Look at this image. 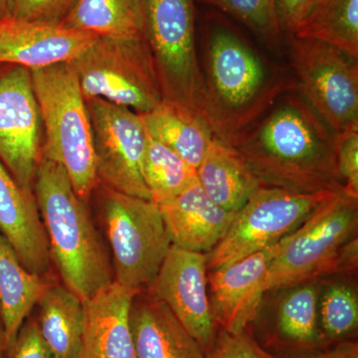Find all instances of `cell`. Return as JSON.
<instances>
[{
	"label": "cell",
	"instance_id": "1",
	"mask_svg": "<svg viewBox=\"0 0 358 358\" xmlns=\"http://www.w3.org/2000/svg\"><path fill=\"white\" fill-rule=\"evenodd\" d=\"M231 148L261 186L345 192L336 166V134L296 91L280 96Z\"/></svg>",
	"mask_w": 358,
	"mask_h": 358
},
{
	"label": "cell",
	"instance_id": "2",
	"mask_svg": "<svg viewBox=\"0 0 358 358\" xmlns=\"http://www.w3.org/2000/svg\"><path fill=\"white\" fill-rule=\"evenodd\" d=\"M203 85L197 113L213 136L235 143L284 94L296 91V81L282 68L270 65L248 44L225 28L208 39Z\"/></svg>",
	"mask_w": 358,
	"mask_h": 358
},
{
	"label": "cell",
	"instance_id": "3",
	"mask_svg": "<svg viewBox=\"0 0 358 358\" xmlns=\"http://www.w3.org/2000/svg\"><path fill=\"white\" fill-rule=\"evenodd\" d=\"M33 192L43 222L51 262L66 288L83 301L109 286L112 267L86 202L64 167L42 157Z\"/></svg>",
	"mask_w": 358,
	"mask_h": 358
},
{
	"label": "cell",
	"instance_id": "4",
	"mask_svg": "<svg viewBox=\"0 0 358 358\" xmlns=\"http://www.w3.org/2000/svg\"><path fill=\"white\" fill-rule=\"evenodd\" d=\"M30 71L43 128L42 157L64 167L75 192L87 202L100 182L91 120L74 66Z\"/></svg>",
	"mask_w": 358,
	"mask_h": 358
},
{
	"label": "cell",
	"instance_id": "5",
	"mask_svg": "<svg viewBox=\"0 0 358 358\" xmlns=\"http://www.w3.org/2000/svg\"><path fill=\"white\" fill-rule=\"evenodd\" d=\"M358 223V199L338 192L320 203L288 236L271 263L268 292L334 274L341 247Z\"/></svg>",
	"mask_w": 358,
	"mask_h": 358
},
{
	"label": "cell",
	"instance_id": "6",
	"mask_svg": "<svg viewBox=\"0 0 358 358\" xmlns=\"http://www.w3.org/2000/svg\"><path fill=\"white\" fill-rule=\"evenodd\" d=\"M103 217L115 279L126 288H150L173 246L159 205L106 187Z\"/></svg>",
	"mask_w": 358,
	"mask_h": 358
},
{
	"label": "cell",
	"instance_id": "7",
	"mask_svg": "<svg viewBox=\"0 0 358 358\" xmlns=\"http://www.w3.org/2000/svg\"><path fill=\"white\" fill-rule=\"evenodd\" d=\"M72 64L86 101L102 99L138 114L164 101L145 39L99 37Z\"/></svg>",
	"mask_w": 358,
	"mask_h": 358
},
{
	"label": "cell",
	"instance_id": "8",
	"mask_svg": "<svg viewBox=\"0 0 358 358\" xmlns=\"http://www.w3.org/2000/svg\"><path fill=\"white\" fill-rule=\"evenodd\" d=\"M147 42L164 100L197 112L202 68L197 57L193 0H141Z\"/></svg>",
	"mask_w": 358,
	"mask_h": 358
},
{
	"label": "cell",
	"instance_id": "9",
	"mask_svg": "<svg viewBox=\"0 0 358 358\" xmlns=\"http://www.w3.org/2000/svg\"><path fill=\"white\" fill-rule=\"evenodd\" d=\"M296 92L334 134L358 128V58L317 40L292 36Z\"/></svg>",
	"mask_w": 358,
	"mask_h": 358
},
{
	"label": "cell",
	"instance_id": "10",
	"mask_svg": "<svg viewBox=\"0 0 358 358\" xmlns=\"http://www.w3.org/2000/svg\"><path fill=\"white\" fill-rule=\"evenodd\" d=\"M334 192L300 193L261 186L236 212L223 239L206 254L207 272L281 241Z\"/></svg>",
	"mask_w": 358,
	"mask_h": 358
},
{
	"label": "cell",
	"instance_id": "11",
	"mask_svg": "<svg viewBox=\"0 0 358 358\" xmlns=\"http://www.w3.org/2000/svg\"><path fill=\"white\" fill-rule=\"evenodd\" d=\"M99 182L150 200L143 174L148 133L140 114L102 99L87 100Z\"/></svg>",
	"mask_w": 358,
	"mask_h": 358
},
{
	"label": "cell",
	"instance_id": "12",
	"mask_svg": "<svg viewBox=\"0 0 358 358\" xmlns=\"http://www.w3.org/2000/svg\"><path fill=\"white\" fill-rule=\"evenodd\" d=\"M42 147L43 128L31 71L0 64V162L31 192Z\"/></svg>",
	"mask_w": 358,
	"mask_h": 358
},
{
	"label": "cell",
	"instance_id": "13",
	"mask_svg": "<svg viewBox=\"0 0 358 358\" xmlns=\"http://www.w3.org/2000/svg\"><path fill=\"white\" fill-rule=\"evenodd\" d=\"M206 261V254L171 246L148 291L166 303L207 355L219 327L209 300Z\"/></svg>",
	"mask_w": 358,
	"mask_h": 358
},
{
	"label": "cell",
	"instance_id": "14",
	"mask_svg": "<svg viewBox=\"0 0 358 358\" xmlns=\"http://www.w3.org/2000/svg\"><path fill=\"white\" fill-rule=\"evenodd\" d=\"M282 239L241 260L207 273L212 315L219 329L240 334L257 319L264 294L268 293V272L281 249Z\"/></svg>",
	"mask_w": 358,
	"mask_h": 358
},
{
	"label": "cell",
	"instance_id": "15",
	"mask_svg": "<svg viewBox=\"0 0 358 358\" xmlns=\"http://www.w3.org/2000/svg\"><path fill=\"white\" fill-rule=\"evenodd\" d=\"M96 35L8 17L0 21V64L22 66L29 70L71 63L79 58Z\"/></svg>",
	"mask_w": 358,
	"mask_h": 358
},
{
	"label": "cell",
	"instance_id": "16",
	"mask_svg": "<svg viewBox=\"0 0 358 358\" xmlns=\"http://www.w3.org/2000/svg\"><path fill=\"white\" fill-rule=\"evenodd\" d=\"M138 293L114 281L84 301L79 358H136L129 315Z\"/></svg>",
	"mask_w": 358,
	"mask_h": 358
},
{
	"label": "cell",
	"instance_id": "17",
	"mask_svg": "<svg viewBox=\"0 0 358 358\" xmlns=\"http://www.w3.org/2000/svg\"><path fill=\"white\" fill-rule=\"evenodd\" d=\"M0 232L30 272L43 275L50 253L34 192L22 187L0 162Z\"/></svg>",
	"mask_w": 358,
	"mask_h": 358
},
{
	"label": "cell",
	"instance_id": "18",
	"mask_svg": "<svg viewBox=\"0 0 358 358\" xmlns=\"http://www.w3.org/2000/svg\"><path fill=\"white\" fill-rule=\"evenodd\" d=\"M285 289L264 336L263 348L272 350L270 352L280 358L327 348L320 327V285L312 280Z\"/></svg>",
	"mask_w": 358,
	"mask_h": 358
},
{
	"label": "cell",
	"instance_id": "19",
	"mask_svg": "<svg viewBox=\"0 0 358 358\" xmlns=\"http://www.w3.org/2000/svg\"><path fill=\"white\" fill-rule=\"evenodd\" d=\"M159 207L173 246L203 254L223 239L236 215L214 203L197 179Z\"/></svg>",
	"mask_w": 358,
	"mask_h": 358
},
{
	"label": "cell",
	"instance_id": "20",
	"mask_svg": "<svg viewBox=\"0 0 358 358\" xmlns=\"http://www.w3.org/2000/svg\"><path fill=\"white\" fill-rule=\"evenodd\" d=\"M129 322L136 358H206L199 341L148 289L134 296Z\"/></svg>",
	"mask_w": 358,
	"mask_h": 358
},
{
	"label": "cell",
	"instance_id": "21",
	"mask_svg": "<svg viewBox=\"0 0 358 358\" xmlns=\"http://www.w3.org/2000/svg\"><path fill=\"white\" fill-rule=\"evenodd\" d=\"M196 176L207 196L231 212L240 210L261 187L240 155L215 138L196 169Z\"/></svg>",
	"mask_w": 358,
	"mask_h": 358
},
{
	"label": "cell",
	"instance_id": "22",
	"mask_svg": "<svg viewBox=\"0 0 358 358\" xmlns=\"http://www.w3.org/2000/svg\"><path fill=\"white\" fill-rule=\"evenodd\" d=\"M140 115L150 138L171 148L196 171L214 138L199 113L164 100L154 110Z\"/></svg>",
	"mask_w": 358,
	"mask_h": 358
},
{
	"label": "cell",
	"instance_id": "23",
	"mask_svg": "<svg viewBox=\"0 0 358 358\" xmlns=\"http://www.w3.org/2000/svg\"><path fill=\"white\" fill-rule=\"evenodd\" d=\"M48 285L24 267L0 232V317L7 348Z\"/></svg>",
	"mask_w": 358,
	"mask_h": 358
},
{
	"label": "cell",
	"instance_id": "24",
	"mask_svg": "<svg viewBox=\"0 0 358 358\" xmlns=\"http://www.w3.org/2000/svg\"><path fill=\"white\" fill-rule=\"evenodd\" d=\"M40 334L55 358H79L84 329V301L66 287L47 286L40 296Z\"/></svg>",
	"mask_w": 358,
	"mask_h": 358
},
{
	"label": "cell",
	"instance_id": "25",
	"mask_svg": "<svg viewBox=\"0 0 358 358\" xmlns=\"http://www.w3.org/2000/svg\"><path fill=\"white\" fill-rule=\"evenodd\" d=\"M114 39H145L141 0H75L60 24Z\"/></svg>",
	"mask_w": 358,
	"mask_h": 358
},
{
	"label": "cell",
	"instance_id": "26",
	"mask_svg": "<svg viewBox=\"0 0 358 358\" xmlns=\"http://www.w3.org/2000/svg\"><path fill=\"white\" fill-rule=\"evenodd\" d=\"M291 35L324 42L358 58V0H312Z\"/></svg>",
	"mask_w": 358,
	"mask_h": 358
},
{
	"label": "cell",
	"instance_id": "27",
	"mask_svg": "<svg viewBox=\"0 0 358 358\" xmlns=\"http://www.w3.org/2000/svg\"><path fill=\"white\" fill-rule=\"evenodd\" d=\"M143 174L150 200L157 205L178 196L197 179L196 171L192 166L148 134Z\"/></svg>",
	"mask_w": 358,
	"mask_h": 358
},
{
	"label": "cell",
	"instance_id": "28",
	"mask_svg": "<svg viewBox=\"0 0 358 358\" xmlns=\"http://www.w3.org/2000/svg\"><path fill=\"white\" fill-rule=\"evenodd\" d=\"M319 320L327 348L353 341L358 327L357 292L343 282L320 287Z\"/></svg>",
	"mask_w": 358,
	"mask_h": 358
},
{
	"label": "cell",
	"instance_id": "29",
	"mask_svg": "<svg viewBox=\"0 0 358 358\" xmlns=\"http://www.w3.org/2000/svg\"><path fill=\"white\" fill-rule=\"evenodd\" d=\"M231 14L261 37L273 50L280 48L282 29L275 0H201Z\"/></svg>",
	"mask_w": 358,
	"mask_h": 358
},
{
	"label": "cell",
	"instance_id": "30",
	"mask_svg": "<svg viewBox=\"0 0 358 358\" xmlns=\"http://www.w3.org/2000/svg\"><path fill=\"white\" fill-rule=\"evenodd\" d=\"M75 0H6L10 17L45 24H60Z\"/></svg>",
	"mask_w": 358,
	"mask_h": 358
},
{
	"label": "cell",
	"instance_id": "31",
	"mask_svg": "<svg viewBox=\"0 0 358 358\" xmlns=\"http://www.w3.org/2000/svg\"><path fill=\"white\" fill-rule=\"evenodd\" d=\"M206 358H279L268 352L247 331L229 334L219 329Z\"/></svg>",
	"mask_w": 358,
	"mask_h": 358
},
{
	"label": "cell",
	"instance_id": "32",
	"mask_svg": "<svg viewBox=\"0 0 358 358\" xmlns=\"http://www.w3.org/2000/svg\"><path fill=\"white\" fill-rule=\"evenodd\" d=\"M336 166L343 190L358 199V128L336 134Z\"/></svg>",
	"mask_w": 358,
	"mask_h": 358
},
{
	"label": "cell",
	"instance_id": "33",
	"mask_svg": "<svg viewBox=\"0 0 358 358\" xmlns=\"http://www.w3.org/2000/svg\"><path fill=\"white\" fill-rule=\"evenodd\" d=\"M8 358H55L40 334L37 322L21 327L8 345Z\"/></svg>",
	"mask_w": 358,
	"mask_h": 358
},
{
	"label": "cell",
	"instance_id": "34",
	"mask_svg": "<svg viewBox=\"0 0 358 358\" xmlns=\"http://www.w3.org/2000/svg\"><path fill=\"white\" fill-rule=\"evenodd\" d=\"M312 0H275L278 20L282 31L294 32V28L305 15Z\"/></svg>",
	"mask_w": 358,
	"mask_h": 358
},
{
	"label": "cell",
	"instance_id": "35",
	"mask_svg": "<svg viewBox=\"0 0 358 358\" xmlns=\"http://www.w3.org/2000/svg\"><path fill=\"white\" fill-rule=\"evenodd\" d=\"M287 358H358V343L355 341H343L319 352Z\"/></svg>",
	"mask_w": 358,
	"mask_h": 358
},
{
	"label": "cell",
	"instance_id": "36",
	"mask_svg": "<svg viewBox=\"0 0 358 358\" xmlns=\"http://www.w3.org/2000/svg\"><path fill=\"white\" fill-rule=\"evenodd\" d=\"M6 348H7V346L3 329H2V326H0V358H3V352Z\"/></svg>",
	"mask_w": 358,
	"mask_h": 358
},
{
	"label": "cell",
	"instance_id": "37",
	"mask_svg": "<svg viewBox=\"0 0 358 358\" xmlns=\"http://www.w3.org/2000/svg\"><path fill=\"white\" fill-rule=\"evenodd\" d=\"M8 10H7L6 0H0V21L4 18L8 17Z\"/></svg>",
	"mask_w": 358,
	"mask_h": 358
}]
</instances>
